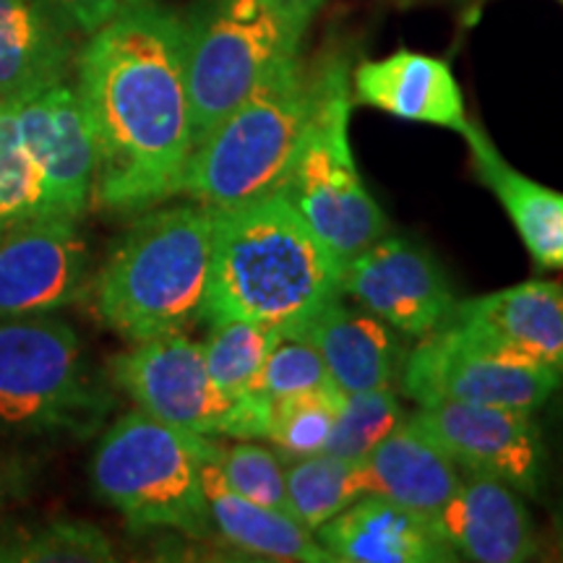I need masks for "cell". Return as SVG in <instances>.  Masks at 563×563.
<instances>
[{"instance_id": "cell-36", "label": "cell", "mask_w": 563, "mask_h": 563, "mask_svg": "<svg viewBox=\"0 0 563 563\" xmlns=\"http://www.w3.org/2000/svg\"><path fill=\"white\" fill-rule=\"evenodd\" d=\"M561 553H563V538H561Z\"/></svg>"}, {"instance_id": "cell-20", "label": "cell", "mask_w": 563, "mask_h": 563, "mask_svg": "<svg viewBox=\"0 0 563 563\" xmlns=\"http://www.w3.org/2000/svg\"><path fill=\"white\" fill-rule=\"evenodd\" d=\"M70 21L47 0H0V102L26 100L66 81Z\"/></svg>"}, {"instance_id": "cell-21", "label": "cell", "mask_w": 563, "mask_h": 563, "mask_svg": "<svg viewBox=\"0 0 563 563\" xmlns=\"http://www.w3.org/2000/svg\"><path fill=\"white\" fill-rule=\"evenodd\" d=\"M365 493L435 517L460 488L462 470L410 420L361 460Z\"/></svg>"}, {"instance_id": "cell-3", "label": "cell", "mask_w": 563, "mask_h": 563, "mask_svg": "<svg viewBox=\"0 0 563 563\" xmlns=\"http://www.w3.org/2000/svg\"><path fill=\"white\" fill-rule=\"evenodd\" d=\"M214 207L175 203L129 230L97 279V313L131 342L186 332L203 319Z\"/></svg>"}, {"instance_id": "cell-32", "label": "cell", "mask_w": 563, "mask_h": 563, "mask_svg": "<svg viewBox=\"0 0 563 563\" xmlns=\"http://www.w3.org/2000/svg\"><path fill=\"white\" fill-rule=\"evenodd\" d=\"M47 3H53L70 21L74 30L95 34L121 13L152 3V0H47Z\"/></svg>"}, {"instance_id": "cell-27", "label": "cell", "mask_w": 563, "mask_h": 563, "mask_svg": "<svg viewBox=\"0 0 563 563\" xmlns=\"http://www.w3.org/2000/svg\"><path fill=\"white\" fill-rule=\"evenodd\" d=\"M45 214V178L21 139L16 102H0V230Z\"/></svg>"}, {"instance_id": "cell-16", "label": "cell", "mask_w": 563, "mask_h": 563, "mask_svg": "<svg viewBox=\"0 0 563 563\" xmlns=\"http://www.w3.org/2000/svg\"><path fill=\"white\" fill-rule=\"evenodd\" d=\"M464 334L490 347L563 373V285L519 282L514 287L456 302L452 319Z\"/></svg>"}, {"instance_id": "cell-10", "label": "cell", "mask_w": 563, "mask_h": 563, "mask_svg": "<svg viewBox=\"0 0 563 563\" xmlns=\"http://www.w3.org/2000/svg\"><path fill=\"white\" fill-rule=\"evenodd\" d=\"M112 382L141 412L199 435H230L235 402L211 382L203 350L186 332L136 342L112 357Z\"/></svg>"}, {"instance_id": "cell-35", "label": "cell", "mask_w": 563, "mask_h": 563, "mask_svg": "<svg viewBox=\"0 0 563 563\" xmlns=\"http://www.w3.org/2000/svg\"><path fill=\"white\" fill-rule=\"evenodd\" d=\"M555 456H559V485H561V511H559V519H561V538H563V405H561V426H559V446H555Z\"/></svg>"}, {"instance_id": "cell-18", "label": "cell", "mask_w": 563, "mask_h": 563, "mask_svg": "<svg viewBox=\"0 0 563 563\" xmlns=\"http://www.w3.org/2000/svg\"><path fill=\"white\" fill-rule=\"evenodd\" d=\"M319 543L342 563H452L460 561L431 517L365 496L316 530Z\"/></svg>"}, {"instance_id": "cell-28", "label": "cell", "mask_w": 563, "mask_h": 563, "mask_svg": "<svg viewBox=\"0 0 563 563\" xmlns=\"http://www.w3.org/2000/svg\"><path fill=\"white\" fill-rule=\"evenodd\" d=\"M407 420L394 386L344 394L323 452L361 462Z\"/></svg>"}, {"instance_id": "cell-24", "label": "cell", "mask_w": 563, "mask_h": 563, "mask_svg": "<svg viewBox=\"0 0 563 563\" xmlns=\"http://www.w3.org/2000/svg\"><path fill=\"white\" fill-rule=\"evenodd\" d=\"M361 496H365L361 462L329 452L287 462V511L313 534Z\"/></svg>"}, {"instance_id": "cell-37", "label": "cell", "mask_w": 563, "mask_h": 563, "mask_svg": "<svg viewBox=\"0 0 563 563\" xmlns=\"http://www.w3.org/2000/svg\"><path fill=\"white\" fill-rule=\"evenodd\" d=\"M561 3H563V0H561Z\"/></svg>"}, {"instance_id": "cell-8", "label": "cell", "mask_w": 563, "mask_h": 563, "mask_svg": "<svg viewBox=\"0 0 563 563\" xmlns=\"http://www.w3.org/2000/svg\"><path fill=\"white\" fill-rule=\"evenodd\" d=\"M306 30L269 0H203L186 21L194 146L282 63L298 58Z\"/></svg>"}, {"instance_id": "cell-17", "label": "cell", "mask_w": 563, "mask_h": 563, "mask_svg": "<svg viewBox=\"0 0 563 563\" xmlns=\"http://www.w3.org/2000/svg\"><path fill=\"white\" fill-rule=\"evenodd\" d=\"M352 102L368 104L394 118L439 125L464 139L473 129L452 66L433 55L397 51L363 60L352 70Z\"/></svg>"}, {"instance_id": "cell-7", "label": "cell", "mask_w": 563, "mask_h": 563, "mask_svg": "<svg viewBox=\"0 0 563 563\" xmlns=\"http://www.w3.org/2000/svg\"><path fill=\"white\" fill-rule=\"evenodd\" d=\"M319 102L282 194L344 269L386 235L389 222L365 188L352 154L350 112L355 102L347 63L332 55L319 63Z\"/></svg>"}, {"instance_id": "cell-30", "label": "cell", "mask_w": 563, "mask_h": 563, "mask_svg": "<svg viewBox=\"0 0 563 563\" xmlns=\"http://www.w3.org/2000/svg\"><path fill=\"white\" fill-rule=\"evenodd\" d=\"M211 462L230 490L269 509L287 511V460L279 452L253 441L232 446L217 443Z\"/></svg>"}, {"instance_id": "cell-26", "label": "cell", "mask_w": 563, "mask_h": 563, "mask_svg": "<svg viewBox=\"0 0 563 563\" xmlns=\"http://www.w3.org/2000/svg\"><path fill=\"white\" fill-rule=\"evenodd\" d=\"M342 397L336 386L327 384L274 399L266 439L287 462L321 454L332 435Z\"/></svg>"}, {"instance_id": "cell-29", "label": "cell", "mask_w": 563, "mask_h": 563, "mask_svg": "<svg viewBox=\"0 0 563 563\" xmlns=\"http://www.w3.org/2000/svg\"><path fill=\"white\" fill-rule=\"evenodd\" d=\"M112 543L97 525L53 522L34 532L0 538V561L55 563V561H112Z\"/></svg>"}, {"instance_id": "cell-34", "label": "cell", "mask_w": 563, "mask_h": 563, "mask_svg": "<svg viewBox=\"0 0 563 563\" xmlns=\"http://www.w3.org/2000/svg\"><path fill=\"white\" fill-rule=\"evenodd\" d=\"M269 3H274L285 13H290L292 19L302 21L306 26H311L313 16L321 11V5L327 3V0H269Z\"/></svg>"}, {"instance_id": "cell-25", "label": "cell", "mask_w": 563, "mask_h": 563, "mask_svg": "<svg viewBox=\"0 0 563 563\" xmlns=\"http://www.w3.org/2000/svg\"><path fill=\"white\" fill-rule=\"evenodd\" d=\"M209 323L207 340L201 342L203 361L217 389L235 402L253 391L279 332L264 323L235 319V316L209 319Z\"/></svg>"}, {"instance_id": "cell-22", "label": "cell", "mask_w": 563, "mask_h": 563, "mask_svg": "<svg viewBox=\"0 0 563 563\" xmlns=\"http://www.w3.org/2000/svg\"><path fill=\"white\" fill-rule=\"evenodd\" d=\"M464 141L477 178L501 201L532 262L540 269H563V194L514 170L477 123Z\"/></svg>"}, {"instance_id": "cell-12", "label": "cell", "mask_w": 563, "mask_h": 563, "mask_svg": "<svg viewBox=\"0 0 563 563\" xmlns=\"http://www.w3.org/2000/svg\"><path fill=\"white\" fill-rule=\"evenodd\" d=\"M342 295L418 340L441 329L460 302L452 279L426 245L386 235L344 266Z\"/></svg>"}, {"instance_id": "cell-9", "label": "cell", "mask_w": 563, "mask_h": 563, "mask_svg": "<svg viewBox=\"0 0 563 563\" xmlns=\"http://www.w3.org/2000/svg\"><path fill=\"white\" fill-rule=\"evenodd\" d=\"M418 407L488 405L538 412L561 389L563 373L490 347L454 323L420 336L399 371Z\"/></svg>"}, {"instance_id": "cell-31", "label": "cell", "mask_w": 563, "mask_h": 563, "mask_svg": "<svg viewBox=\"0 0 563 563\" xmlns=\"http://www.w3.org/2000/svg\"><path fill=\"white\" fill-rule=\"evenodd\" d=\"M327 384L332 382H329L321 352L313 347L308 336L295 332L279 334L277 342L272 344L253 391L274 402V399L287 397V394L319 389V386Z\"/></svg>"}, {"instance_id": "cell-6", "label": "cell", "mask_w": 563, "mask_h": 563, "mask_svg": "<svg viewBox=\"0 0 563 563\" xmlns=\"http://www.w3.org/2000/svg\"><path fill=\"white\" fill-rule=\"evenodd\" d=\"M110 402L68 323L47 316L0 319V433L87 439Z\"/></svg>"}, {"instance_id": "cell-1", "label": "cell", "mask_w": 563, "mask_h": 563, "mask_svg": "<svg viewBox=\"0 0 563 563\" xmlns=\"http://www.w3.org/2000/svg\"><path fill=\"white\" fill-rule=\"evenodd\" d=\"M76 68L97 144L91 201L141 211L178 196L194 152L186 21L157 0L125 11L89 34Z\"/></svg>"}, {"instance_id": "cell-14", "label": "cell", "mask_w": 563, "mask_h": 563, "mask_svg": "<svg viewBox=\"0 0 563 563\" xmlns=\"http://www.w3.org/2000/svg\"><path fill=\"white\" fill-rule=\"evenodd\" d=\"M16 102L19 131L45 178L47 214L79 220L91 203L97 144L76 87L55 84Z\"/></svg>"}, {"instance_id": "cell-19", "label": "cell", "mask_w": 563, "mask_h": 563, "mask_svg": "<svg viewBox=\"0 0 563 563\" xmlns=\"http://www.w3.org/2000/svg\"><path fill=\"white\" fill-rule=\"evenodd\" d=\"M298 334L321 352L329 382L342 394L394 386L407 357L397 329L340 298L321 308Z\"/></svg>"}, {"instance_id": "cell-33", "label": "cell", "mask_w": 563, "mask_h": 563, "mask_svg": "<svg viewBox=\"0 0 563 563\" xmlns=\"http://www.w3.org/2000/svg\"><path fill=\"white\" fill-rule=\"evenodd\" d=\"M34 483V464L19 454L0 452V514L11 504L30 496Z\"/></svg>"}, {"instance_id": "cell-23", "label": "cell", "mask_w": 563, "mask_h": 563, "mask_svg": "<svg viewBox=\"0 0 563 563\" xmlns=\"http://www.w3.org/2000/svg\"><path fill=\"white\" fill-rule=\"evenodd\" d=\"M211 456L201 470L211 532L220 534L224 543L238 551L258 555V559L334 563L319 538L306 525H300L292 514L269 509V506L249 501L241 493L230 490L217 473Z\"/></svg>"}, {"instance_id": "cell-4", "label": "cell", "mask_w": 563, "mask_h": 563, "mask_svg": "<svg viewBox=\"0 0 563 563\" xmlns=\"http://www.w3.org/2000/svg\"><path fill=\"white\" fill-rule=\"evenodd\" d=\"M319 63H282L194 146L178 196L214 209L238 207L285 188L319 102Z\"/></svg>"}, {"instance_id": "cell-5", "label": "cell", "mask_w": 563, "mask_h": 563, "mask_svg": "<svg viewBox=\"0 0 563 563\" xmlns=\"http://www.w3.org/2000/svg\"><path fill=\"white\" fill-rule=\"evenodd\" d=\"M214 446L209 435L180 431L141 410L129 412L97 443L91 485L131 530L207 538L211 519L201 470Z\"/></svg>"}, {"instance_id": "cell-2", "label": "cell", "mask_w": 563, "mask_h": 563, "mask_svg": "<svg viewBox=\"0 0 563 563\" xmlns=\"http://www.w3.org/2000/svg\"><path fill=\"white\" fill-rule=\"evenodd\" d=\"M342 295V266L285 194L214 209L203 319L256 321L295 334Z\"/></svg>"}, {"instance_id": "cell-11", "label": "cell", "mask_w": 563, "mask_h": 563, "mask_svg": "<svg viewBox=\"0 0 563 563\" xmlns=\"http://www.w3.org/2000/svg\"><path fill=\"white\" fill-rule=\"evenodd\" d=\"M467 473L493 475L522 496L548 477V443L534 412L488 405H433L407 418Z\"/></svg>"}, {"instance_id": "cell-13", "label": "cell", "mask_w": 563, "mask_h": 563, "mask_svg": "<svg viewBox=\"0 0 563 563\" xmlns=\"http://www.w3.org/2000/svg\"><path fill=\"white\" fill-rule=\"evenodd\" d=\"M76 222L45 214L0 232V319L45 316L79 298L87 243Z\"/></svg>"}, {"instance_id": "cell-15", "label": "cell", "mask_w": 563, "mask_h": 563, "mask_svg": "<svg viewBox=\"0 0 563 563\" xmlns=\"http://www.w3.org/2000/svg\"><path fill=\"white\" fill-rule=\"evenodd\" d=\"M433 522L464 561L522 563L540 551L522 493L493 475L462 470L460 488Z\"/></svg>"}]
</instances>
